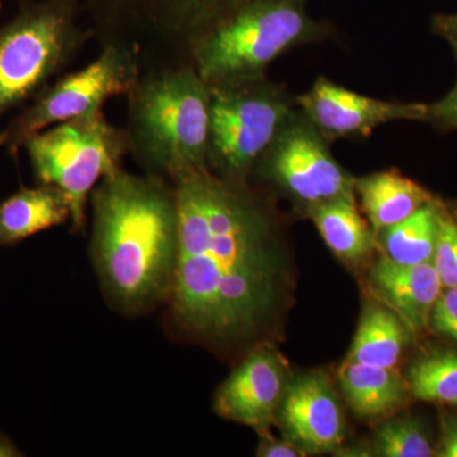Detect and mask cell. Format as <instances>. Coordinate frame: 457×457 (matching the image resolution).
Listing matches in <instances>:
<instances>
[{
  "label": "cell",
  "mask_w": 457,
  "mask_h": 457,
  "mask_svg": "<svg viewBox=\"0 0 457 457\" xmlns=\"http://www.w3.org/2000/svg\"><path fill=\"white\" fill-rule=\"evenodd\" d=\"M22 453L18 451L17 447L8 440L5 436L0 435V457H16Z\"/></svg>",
  "instance_id": "obj_29"
},
{
  "label": "cell",
  "mask_w": 457,
  "mask_h": 457,
  "mask_svg": "<svg viewBox=\"0 0 457 457\" xmlns=\"http://www.w3.org/2000/svg\"><path fill=\"white\" fill-rule=\"evenodd\" d=\"M296 107L295 96L267 75L210 87L209 170L222 179L251 180L258 159Z\"/></svg>",
  "instance_id": "obj_8"
},
{
  "label": "cell",
  "mask_w": 457,
  "mask_h": 457,
  "mask_svg": "<svg viewBox=\"0 0 457 457\" xmlns=\"http://www.w3.org/2000/svg\"><path fill=\"white\" fill-rule=\"evenodd\" d=\"M278 418L287 440L303 453H335L345 438L341 403L321 374L303 375L291 381Z\"/></svg>",
  "instance_id": "obj_13"
},
{
  "label": "cell",
  "mask_w": 457,
  "mask_h": 457,
  "mask_svg": "<svg viewBox=\"0 0 457 457\" xmlns=\"http://www.w3.org/2000/svg\"><path fill=\"white\" fill-rule=\"evenodd\" d=\"M23 149L37 183L59 188L71 204V225L82 233L87 206L96 186L123 168L130 155L125 129L114 126L104 110L38 132Z\"/></svg>",
  "instance_id": "obj_7"
},
{
  "label": "cell",
  "mask_w": 457,
  "mask_h": 457,
  "mask_svg": "<svg viewBox=\"0 0 457 457\" xmlns=\"http://www.w3.org/2000/svg\"><path fill=\"white\" fill-rule=\"evenodd\" d=\"M409 392L416 399L457 405V353L432 352L409 369Z\"/></svg>",
  "instance_id": "obj_21"
},
{
  "label": "cell",
  "mask_w": 457,
  "mask_h": 457,
  "mask_svg": "<svg viewBox=\"0 0 457 457\" xmlns=\"http://www.w3.org/2000/svg\"><path fill=\"white\" fill-rule=\"evenodd\" d=\"M140 75L139 59L130 49L121 45L101 47L93 62L56 78L0 129V149L16 156L38 132L98 112L108 99L126 97Z\"/></svg>",
  "instance_id": "obj_9"
},
{
  "label": "cell",
  "mask_w": 457,
  "mask_h": 457,
  "mask_svg": "<svg viewBox=\"0 0 457 457\" xmlns=\"http://www.w3.org/2000/svg\"><path fill=\"white\" fill-rule=\"evenodd\" d=\"M435 455L457 457V417L447 416L442 420L440 449Z\"/></svg>",
  "instance_id": "obj_28"
},
{
  "label": "cell",
  "mask_w": 457,
  "mask_h": 457,
  "mask_svg": "<svg viewBox=\"0 0 457 457\" xmlns=\"http://www.w3.org/2000/svg\"><path fill=\"white\" fill-rule=\"evenodd\" d=\"M306 455L299 446L290 440H278L270 436L269 431L261 433L257 456L261 457H300Z\"/></svg>",
  "instance_id": "obj_26"
},
{
  "label": "cell",
  "mask_w": 457,
  "mask_h": 457,
  "mask_svg": "<svg viewBox=\"0 0 457 457\" xmlns=\"http://www.w3.org/2000/svg\"><path fill=\"white\" fill-rule=\"evenodd\" d=\"M0 8H2V2H0Z\"/></svg>",
  "instance_id": "obj_31"
},
{
  "label": "cell",
  "mask_w": 457,
  "mask_h": 457,
  "mask_svg": "<svg viewBox=\"0 0 457 457\" xmlns=\"http://www.w3.org/2000/svg\"><path fill=\"white\" fill-rule=\"evenodd\" d=\"M451 212L453 213V215H455V218L457 219V203L455 204H453V207H451Z\"/></svg>",
  "instance_id": "obj_30"
},
{
  "label": "cell",
  "mask_w": 457,
  "mask_h": 457,
  "mask_svg": "<svg viewBox=\"0 0 457 457\" xmlns=\"http://www.w3.org/2000/svg\"><path fill=\"white\" fill-rule=\"evenodd\" d=\"M297 107L330 144L369 137L381 126L399 121L425 122L427 104L384 101L361 95L326 77L311 89L295 96Z\"/></svg>",
  "instance_id": "obj_11"
},
{
  "label": "cell",
  "mask_w": 457,
  "mask_h": 457,
  "mask_svg": "<svg viewBox=\"0 0 457 457\" xmlns=\"http://www.w3.org/2000/svg\"><path fill=\"white\" fill-rule=\"evenodd\" d=\"M376 455L384 457H429L435 455L425 427L416 418L386 420L375 433Z\"/></svg>",
  "instance_id": "obj_22"
},
{
  "label": "cell",
  "mask_w": 457,
  "mask_h": 457,
  "mask_svg": "<svg viewBox=\"0 0 457 457\" xmlns=\"http://www.w3.org/2000/svg\"><path fill=\"white\" fill-rule=\"evenodd\" d=\"M431 29L450 45L457 62V13L433 14Z\"/></svg>",
  "instance_id": "obj_27"
},
{
  "label": "cell",
  "mask_w": 457,
  "mask_h": 457,
  "mask_svg": "<svg viewBox=\"0 0 457 457\" xmlns=\"http://www.w3.org/2000/svg\"><path fill=\"white\" fill-rule=\"evenodd\" d=\"M339 385L354 414L366 420L392 416L408 402V383L394 369L345 360Z\"/></svg>",
  "instance_id": "obj_17"
},
{
  "label": "cell",
  "mask_w": 457,
  "mask_h": 457,
  "mask_svg": "<svg viewBox=\"0 0 457 457\" xmlns=\"http://www.w3.org/2000/svg\"><path fill=\"white\" fill-rule=\"evenodd\" d=\"M436 332L457 342V286L442 290L429 319Z\"/></svg>",
  "instance_id": "obj_24"
},
{
  "label": "cell",
  "mask_w": 457,
  "mask_h": 457,
  "mask_svg": "<svg viewBox=\"0 0 457 457\" xmlns=\"http://www.w3.org/2000/svg\"><path fill=\"white\" fill-rule=\"evenodd\" d=\"M253 176L285 195L305 216L327 201L356 196V177L336 161L329 141L299 107L258 159Z\"/></svg>",
  "instance_id": "obj_10"
},
{
  "label": "cell",
  "mask_w": 457,
  "mask_h": 457,
  "mask_svg": "<svg viewBox=\"0 0 457 457\" xmlns=\"http://www.w3.org/2000/svg\"><path fill=\"white\" fill-rule=\"evenodd\" d=\"M369 284L376 299L395 312L411 333L429 326L433 305L444 290L432 262L399 264L385 257L370 270Z\"/></svg>",
  "instance_id": "obj_14"
},
{
  "label": "cell",
  "mask_w": 457,
  "mask_h": 457,
  "mask_svg": "<svg viewBox=\"0 0 457 457\" xmlns=\"http://www.w3.org/2000/svg\"><path fill=\"white\" fill-rule=\"evenodd\" d=\"M309 0H258L201 44L194 65L207 86L264 77L279 56L335 37L336 27L309 13Z\"/></svg>",
  "instance_id": "obj_6"
},
{
  "label": "cell",
  "mask_w": 457,
  "mask_h": 457,
  "mask_svg": "<svg viewBox=\"0 0 457 457\" xmlns=\"http://www.w3.org/2000/svg\"><path fill=\"white\" fill-rule=\"evenodd\" d=\"M84 0H20L0 26V120L25 107L93 40Z\"/></svg>",
  "instance_id": "obj_5"
},
{
  "label": "cell",
  "mask_w": 457,
  "mask_h": 457,
  "mask_svg": "<svg viewBox=\"0 0 457 457\" xmlns=\"http://www.w3.org/2000/svg\"><path fill=\"white\" fill-rule=\"evenodd\" d=\"M258 0H84L83 16L99 46L121 45L141 73L194 65L201 44Z\"/></svg>",
  "instance_id": "obj_4"
},
{
  "label": "cell",
  "mask_w": 457,
  "mask_h": 457,
  "mask_svg": "<svg viewBox=\"0 0 457 457\" xmlns=\"http://www.w3.org/2000/svg\"><path fill=\"white\" fill-rule=\"evenodd\" d=\"M71 204L59 188L38 183L22 187L0 204V246H11L35 234L71 221Z\"/></svg>",
  "instance_id": "obj_16"
},
{
  "label": "cell",
  "mask_w": 457,
  "mask_h": 457,
  "mask_svg": "<svg viewBox=\"0 0 457 457\" xmlns=\"http://www.w3.org/2000/svg\"><path fill=\"white\" fill-rule=\"evenodd\" d=\"M290 383V370L278 348L258 343L216 390L213 411L224 420L267 432Z\"/></svg>",
  "instance_id": "obj_12"
},
{
  "label": "cell",
  "mask_w": 457,
  "mask_h": 457,
  "mask_svg": "<svg viewBox=\"0 0 457 457\" xmlns=\"http://www.w3.org/2000/svg\"><path fill=\"white\" fill-rule=\"evenodd\" d=\"M437 198L376 236L384 257L399 264L432 262L442 209Z\"/></svg>",
  "instance_id": "obj_20"
},
{
  "label": "cell",
  "mask_w": 457,
  "mask_h": 457,
  "mask_svg": "<svg viewBox=\"0 0 457 457\" xmlns=\"http://www.w3.org/2000/svg\"><path fill=\"white\" fill-rule=\"evenodd\" d=\"M90 257L102 293L128 317L165 305L179 254V204L170 180L120 168L96 186Z\"/></svg>",
  "instance_id": "obj_2"
},
{
  "label": "cell",
  "mask_w": 457,
  "mask_h": 457,
  "mask_svg": "<svg viewBox=\"0 0 457 457\" xmlns=\"http://www.w3.org/2000/svg\"><path fill=\"white\" fill-rule=\"evenodd\" d=\"M413 333L393 311L374 303L363 312L347 361L395 369Z\"/></svg>",
  "instance_id": "obj_19"
},
{
  "label": "cell",
  "mask_w": 457,
  "mask_h": 457,
  "mask_svg": "<svg viewBox=\"0 0 457 457\" xmlns=\"http://www.w3.org/2000/svg\"><path fill=\"white\" fill-rule=\"evenodd\" d=\"M126 99L123 129L144 173L173 182L209 168L210 87L195 65L141 73Z\"/></svg>",
  "instance_id": "obj_3"
},
{
  "label": "cell",
  "mask_w": 457,
  "mask_h": 457,
  "mask_svg": "<svg viewBox=\"0 0 457 457\" xmlns=\"http://www.w3.org/2000/svg\"><path fill=\"white\" fill-rule=\"evenodd\" d=\"M425 122L440 132L457 131V80L444 97L428 104Z\"/></svg>",
  "instance_id": "obj_25"
},
{
  "label": "cell",
  "mask_w": 457,
  "mask_h": 457,
  "mask_svg": "<svg viewBox=\"0 0 457 457\" xmlns=\"http://www.w3.org/2000/svg\"><path fill=\"white\" fill-rule=\"evenodd\" d=\"M432 264L444 288L457 286V219L442 204Z\"/></svg>",
  "instance_id": "obj_23"
},
{
  "label": "cell",
  "mask_w": 457,
  "mask_h": 457,
  "mask_svg": "<svg viewBox=\"0 0 457 457\" xmlns=\"http://www.w3.org/2000/svg\"><path fill=\"white\" fill-rule=\"evenodd\" d=\"M179 254L167 320L212 350L254 341L284 309L290 286L284 230L272 200L251 180L209 168L174 179Z\"/></svg>",
  "instance_id": "obj_1"
},
{
  "label": "cell",
  "mask_w": 457,
  "mask_h": 457,
  "mask_svg": "<svg viewBox=\"0 0 457 457\" xmlns=\"http://www.w3.org/2000/svg\"><path fill=\"white\" fill-rule=\"evenodd\" d=\"M354 192L375 236L436 198L428 189L395 168L354 179Z\"/></svg>",
  "instance_id": "obj_15"
},
{
  "label": "cell",
  "mask_w": 457,
  "mask_h": 457,
  "mask_svg": "<svg viewBox=\"0 0 457 457\" xmlns=\"http://www.w3.org/2000/svg\"><path fill=\"white\" fill-rule=\"evenodd\" d=\"M356 198L327 201L306 213L328 248L351 266L363 263L378 245L374 230L361 213Z\"/></svg>",
  "instance_id": "obj_18"
}]
</instances>
